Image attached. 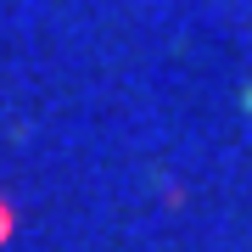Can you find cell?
Returning <instances> with one entry per match:
<instances>
[{
	"mask_svg": "<svg viewBox=\"0 0 252 252\" xmlns=\"http://www.w3.org/2000/svg\"><path fill=\"white\" fill-rule=\"evenodd\" d=\"M6 235H11V207L0 202V241H6Z\"/></svg>",
	"mask_w": 252,
	"mask_h": 252,
	"instance_id": "1",
	"label": "cell"
}]
</instances>
